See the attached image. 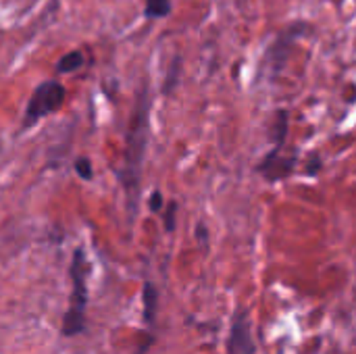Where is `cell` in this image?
<instances>
[{"instance_id": "cell-5", "label": "cell", "mask_w": 356, "mask_h": 354, "mask_svg": "<svg viewBox=\"0 0 356 354\" xmlns=\"http://www.w3.org/2000/svg\"><path fill=\"white\" fill-rule=\"evenodd\" d=\"M227 354H257L252 325H250L246 311L236 313L232 319L229 338H227Z\"/></svg>"}, {"instance_id": "cell-4", "label": "cell", "mask_w": 356, "mask_h": 354, "mask_svg": "<svg viewBox=\"0 0 356 354\" xmlns=\"http://www.w3.org/2000/svg\"><path fill=\"white\" fill-rule=\"evenodd\" d=\"M307 29H309L307 23L296 21V23L288 25V27L277 35V40L269 46L265 61H267V69L271 71V75H277V73L284 69V65H286V61H288V56H290V50H292V46H294V42H296L298 38H302V33H305Z\"/></svg>"}, {"instance_id": "cell-11", "label": "cell", "mask_w": 356, "mask_h": 354, "mask_svg": "<svg viewBox=\"0 0 356 354\" xmlns=\"http://www.w3.org/2000/svg\"><path fill=\"white\" fill-rule=\"evenodd\" d=\"M179 65H181V56L177 54V56H173V61H171L169 77L165 79V86H163V92H165V94H171L173 88L177 86V81H179Z\"/></svg>"}, {"instance_id": "cell-6", "label": "cell", "mask_w": 356, "mask_h": 354, "mask_svg": "<svg viewBox=\"0 0 356 354\" xmlns=\"http://www.w3.org/2000/svg\"><path fill=\"white\" fill-rule=\"evenodd\" d=\"M296 161H298L296 156H286L282 154V148L273 146L271 152H267L265 159L257 165V173L263 175L269 184H275L292 175Z\"/></svg>"}, {"instance_id": "cell-3", "label": "cell", "mask_w": 356, "mask_h": 354, "mask_svg": "<svg viewBox=\"0 0 356 354\" xmlns=\"http://www.w3.org/2000/svg\"><path fill=\"white\" fill-rule=\"evenodd\" d=\"M65 96H67V90H65V86L60 81H56V79L42 81L33 90V94H31V98L27 102L25 117H23V127L35 125L42 117H46V115L54 113L56 108H60Z\"/></svg>"}, {"instance_id": "cell-7", "label": "cell", "mask_w": 356, "mask_h": 354, "mask_svg": "<svg viewBox=\"0 0 356 354\" xmlns=\"http://www.w3.org/2000/svg\"><path fill=\"white\" fill-rule=\"evenodd\" d=\"M288 125H290V119H288V111L280 108L275 113V119L271 123V142L273 146L282 148L286 144V136H288Z\"/></svg>"}, {"instance_id": "cell-2", "label": "cell", "mask_w": 356, "mask_h": 354, "mask_svg": "<svg viewBox=\"0 0 356 354\" xmlns=\"http://www.w3.org/2000/svg\"><path fill=\"white\" fill-rule=\"evenodd\" d=\"M69 277H71V296H69V309L63 319V336L73 338L83 332L86 309H88V259L81 246L75 248L71 257Z\"/></svg>"}, {"instance_id": "cell-16", "label": "cell", "mask_w": 356, "mask_h": 354, "mask_svg": "<svg viewBox=\"0 0 356 354\" xmlns=\"http://www.w3.org/2000/svg\"><path fill=\"white\" fill-rule=\"evenodd\" d=\"M196 236H198V240H200L202 244H207V240H209V230H207L204 223H200V225L196 227Z\"/></svg>"}, {"instance_id": "cell-9", "label": "cell", "mask_w": 356, "mask_h": 354, "mask_svg": "<svg viewBox=\"0 0 356 354\" xmlns=\"http://www.w3.org/2000/svg\"><path fill=\"white\" fill-rule=\"evenodd\" d=\"M171 0H146L144 6V17L146 19H163L167 15H171Z\"/></svg>"}, {"instance_id": "cell-17", "label": "cell", "mask_w": 356, "mask_h": 354, "mask_svg": "<svg viewBox=\"0 0 356 354\" xmlns=\"http://www.w3.org/2000/svg\"><path fill=\"white\" fill-rule=\"evenodd\" d=\"M148 346H150V342H146L140 351H138V354H146V351H148Z\"/></svg>"}, {"instance_id": "cell-13", "label": "cell", "mask_w": 356, "mask_h": 354, "mask_svg": "<svg viewBox=\"0 0 356 354\" xmlns=\"http://www.w3.org/2000/svg\"><path fill=\"white\" fill-rule=\"evenodd\" d=\"M175 213H177V202L175 200L167 202V211H165V230L167 232L175 230Z\"/></svg>"}, {"instance_id": "cell-12", "label": "cell", "mask_w": 356, "mask_h": 354, "mask_svg": "<svg viewBox=\"0 0 356 354\" xmlns=\"http://www.w3.org/2000/svg\"><path fill=\"white\" fill-rule=\"evenodd\" d=\"M75 173H77L81 179L90 182L92 175H94V171H92V161H90L88 156H77V159H75Z\"/></svg>"}, {"instance_id": "cell-14", "label": "cell", "mask_w": 356, "mask_h": 354, "mask_svg": "<svg viewBox=\"0 0 356 354\" xmlns=\"http://www.w3.org/2000/svg\"><path fill=\"white\" fill-rule=\"evenodd\" d=\"M321 167H323L321 156H319L317 152H313V154L309 156V161H307V167H305L307 171H305V173L313 177V175H317V173H319V169H321Z\"/></svg>"}, {"instance_id": "cell-1", "label": "cell", "mask_w": 356, "mask_h": 354, "mask_svg": "<svg viewBox=\"0 0 356 354\" xmlns=\"http://www.w3.org/2000/svg\"><path fill=\"white\" fill-rule=\"evenodd\" d=\"M148 117H150V98L148 90L142 88L138 94V102L131 115V125L127 134V146L123 156V167L117 171V179L121 182L127 194L129 213L136 215L138 196H140V175H142V161L148 146Z\"/></svg>"}, {"instance_id": "cell-8", "label": "cell", "mask_w": 356, "mask_h": 354, "mask_svg": "<svg viewBox=\"0 0 356 354\" xmlns=\"http://www.w3.org/2000/svg\"><path fill=\"white\" fill-rule=\"evenodd\" d=\"M142 300H144V321L152 328L154 325V315H156V300H159V294H156V288H154L152 282L144 284Z\"/></svg>"}, {"instance_id": "cell-15", "label": "cell", "mask_w": 356, "mask_h": 354, "mask_svg": "<svg viewBox=\"0 0 356 354\" xmlns=\"http://www.w3.org/2000/svg\"><path fill=\"white\" fill-rule=\"evenodd\" d=\"M163 204H165L163 192H161V190H154V192L150 194V200H148V207H150V211L159 213V211L163 209Z\"/></svg>"}, {"instance_id": "cell-10", "label": "cell", "mask_w": 356, "mask_h": 354, "mask_svg": "<svg viewBox=\"0 0 356 354\" xmlns=\"http://www.w3.org/2000/svg\"><path fill=\"white\" fill-rule=\"evenodd\" d=\"M83 65V54L79 50H73V52H67L65 56L58 58L56 63V71L58 73H71L75 69H79Z\"/></svg>"}]
</instances>
